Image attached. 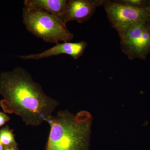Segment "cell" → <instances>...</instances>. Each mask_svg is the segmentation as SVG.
Listing matches in <instances>:
<instances>
[{"instance_id":"cell-1","label":"cell","mask_w":150,"mask_h":150,"mask_svg":"<svg viewBox=\"0 0 150 150\" xmlns=\"http://www.w3.org/2000/svg\"><path fill=\"white\" fill-rule=\"evenodd\" d=\"M0 105L6 112L14 113L28 126H40L47 122L59 103L48 96L21 67L0 74Z\"/></svg>"},{"instance_id":"cell-2","label":"cell","mask_w":150,"mask_h":150,"mask_svg":"<svg viewBox=\"0 0 150 150\" xmlns=\"http://www.w3.org/2000/svg\"><path fill=\"white\" fill-rule=\"evenodd\" d=\"M92 118L83 111L75 115L59 111L47 122L51 127L46 150H89Z\"/></svg>"},{"instance_id":"cell-3","label":"cell","mask_w":150,"mask_h":150,"mask_svg":"<svg viewBox=\"0 0 150 150\" xmlns=\"http://www.w3.org/2000/svg\"><path fill=\"white\" fill-rule=\"evenodd\" d=\"M23 21L29 32L46 42H70L74 38L64 22L43 10L24 6Z\"/></svg>"},{"instance_id":"cell-4","label":"cell","mask_w":150,"mask_h":150,"mask_svg":"<svg viewBox=\"0 0 150 150\" xmlns=\"http://www.w3.org/2000/svg\"><path fill=\"white\" fill-rule=\"evenodd\" d=\"M105 9L113 28L122 37L136 25L145 23L150 19V8H139L115 1L106 0Z\"/></svg>"},{"instance_id":"cell-5","label":"cell","mask_w":150,"mask_h":150,"mask_svg":"<svg viewBox=\"0 0 150 150\" xmlns=\"http://www.w3.org/2000/svg\"><path fill=\"white\" fill-rule=\"evenodd\" d=\"M120 38L121 49L131 60H144L150 52V30L147 22L134 25Z\"/></svg>"},{"instance_id":"cell-6","label":"cell","mask_w":150,"mask_h":150,"mask_svg":"<svg viewBox=\"0 0 150 150\" xmlns=\"http://www.w3.org/2000/svg\"><path fill=\"white\" fill-rule=\"evenodd\" d=\"M106 0L68 1L64 22L75 21L81 23L87 21L94 13L97 8L104 6Z\"/></svg>"},{"instance_id":"cell-7","label":"cell","mask_w":150,"mask_h":150,"mask_svg":"<svg viewBox=\"0 0 150 150\" xmlns=\"http://www.w3.org/2000/svg\"><path fill=\"white\" fill-rule=\"evenodd\" d=\"M87 46V43L85 41L79 42L59 43H56V46L54 47L39 54L22 55L18 56V57L19 59L25 60H40L51 56L65 54L71 56L74 59H77L82 56Z\"/></svg>"},{"instance_id":"cell-8","label":"cell","mask_w":150,"mask_h":150,"mask_svg":"<svg viewBox=\"0 0 150 150\" xmlns=\"http://www.w3.org/2000/svg\"><path fill=\"white\" fill-rule=\"evenodd\" d=\"M67 0H25V7L40 9L46 11L64 22Z\"/></svg>"},{"instance_id":"cell-9","label":"cell","mask_w":150,"mask_h":150,"mask_svg":"<svg viewBox=\"0 0 150 150\" xmlns=\"http://www.w3.org/2000/svg\"><path fill=\"white\" fill-rule=\"evenodd\" d=\"M0 142L5 148L17 145L12 131L8 126L0 129Z\"/></svg>"},{"instance_id":"cell-10","label":"cell","mask_w":150,"mask_h":150,"mask_svg":"<svg viewBox=\"0 0 150 150\" xmlns=\"http://www.w3.org/2000/svg\"><path fill=\"white\" fill-rule=\"evenodd\" d=\"M119 2L128 5L139 8H145L149 7V1L145 0H117Z\"/></svg>"},{"instance_id":"cell-11","label":"cell","mask_w":150,"mask_h":150,"mask_svg":"<svg viewBox=\"0 0 150 150\" xmlns=\"http://www.w3.org/2000/svg\"><path fill=\"white\" fill-rule=\"evenodd\" d=\"M10 118L4 112H0V127L5 124L10 120Z\"/></svg>"},{"instance_id":"cell-12","label":"cell","mask_w":150,"mask_h":150,"mask_svg":"<svg viewBox=\"0 0 150 150\" xmlns=\"http://www.w3.org/2000/svg\"><path fill=\"white\" fill-rule=\"evenodd\" d=\"M4 150H18L16 146H11L7 147L5 148Z\"/></svg>"},{"instance_id":"cell-13","label":"cell","mask_w":150,"mask_h":150,"mask_svg":"<svg viewBox=\"0 0 150 150\" xmlns=\"http://www.w3.org/2000/svg\"><path fill=\"white\" fill-rule=\"evenodd\" d=\"M5 148V147L0 142V150H4Z\"/></svg>"},{"instance_id":"cell-14","label":"cell","mask_w":150,"mask_h":150,"mask_svg":"<svg viewBox=\"0 0 150 150\" xmlns=\"http://www.w3.org/2000/svg\"><path fill=\"white\" fill-rule=\"evenodd\" d=\"M147 24L148 27L150 30V19L147 22Z\"/></svg>"},{"instance_id":"cell-15","label":"cell","mask_w":150,"mask_h":150,"mask_svg":"<svg viewBox=\"0 0 150 150\" xmlns=\"http://www.w3.org/2000/svg\"><path fill=\"white\" fill-rule=\"evenodd\" d=\"M149 7L150 8V1H149Z\"/></svg>"}]
</instances>
